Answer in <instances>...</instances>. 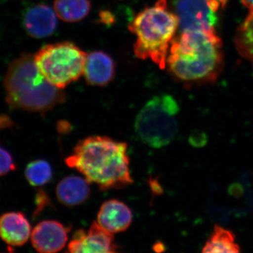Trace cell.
I'll list each match as a JSON object with an SVG mask.
<instances>
[{
	"instance_id": "6da1fadb",
	"label": "cell",
	"mask_w": 253,
	"mask_h": 253,
	"mask_svg": "<svg viewBox=\"0 0 253 253\" xmlns=\"http://www.w3.org/2000/svg\"><path fill=\"white\" fill-rule=\"evenodd\" d=\"M65 162L103 191L122 189L133 183L127 145L106 136H89L78 141Z\"/></svg>"
},
{
	"instance_id": "7a4b0ae2",
	"label": "cell",
	"mask_w": 253,
	"mask_h": 253,
	"mask_svg": "<svg viewBox=\"0 0 253 253\" xmlns=\"http://www.w3.org/2000/svg\"><path fill=\"white\" fill-rule=\"evenodd\" d=\"M169 72L188 84L214 83L223 70L222 42L216 32H181L171 42Z\"/></svg>"
},
{
	"instance_id": "3957f363",
	"label": "cell",
	"mask_w": 253,
	"mask_h": 253,
	"mask_svg": "<svg viewBox=\"0 0 253 253\" xmlns=\"http://www.w3.org/2000/svg\"><path fill=\"white\" fill-rule=\"evenodd\" d=\"M4 86L6 103L12 109L45 113L65 101L62 89L44 77L31 54H23L10 63Z\"/></svg>"
},
{
	"instance_id": "277c9868",
	"label": "cell",
	"mask_w": 253,
	"mask_h": 253,
	"mask_svg": "<svg viewBox=\"0 0 253 253\" xmlns=\"http://www.w3.org/2000/svg\"><path fill=\"white\" fill-rule=\"evenodd\" d=\"M178 27L179 19L169 9L167 0H158L153 6L145 8L128 26L136 37V57L151 60L161 69L166 68L169 44Z\"/></svg>"
},
{
	"instance_id": "5b68a950",
	"label": "cell",
	"mask_w": 253,
	"mask_h": 253,
	"mask_svg": "<svg viewBox=\"0 0 253 253\" xmlns=\"http://www.w3.org/2000/svg\"><path fill=\"white\" fill-rule=\"evenodd\" d=\"M179 112V105L170 95L154 96L136 116V135L150 147L159 149L167 146L177 134L176 116Z\"/></svg>"
},
{
	"instance_id": "8992f818",
	"label": "cell",
	"mask_w": 253,
	"mask_h": 253,
	"mask_svg": "<svg viewBox=\"0 0 253 253\" xmlns=\"http://www.w3.org/2000/svg\"><path fill=\"white\" fill-rule=\"evenodd\" d=\"M87 54L69 42L48 44L34 55L35 62L53 85L64 89L84 73Z\"/></svg>"
},
{
	"instance_id": "52a82bcc",
	"label": "cell",
	"mask_w": 253,
	"mask_h": 253,
	"mask_svg": "<svg viewBox=\"0 0 253 253\" xmlns=\"http://www.w3.org/2000/svg\"><path fill=\"white\" fill-rule=\"evenodd\" d=\"M172 4L181 32H215L217 16L208 0H172Z\"/></svg>"
},
{
	"instance_id": "ba28073f",
	"label": "cell",
	"mask_w": 253,
	"mask_h": 253,
	"mask_svg": "<svg viewBox=\"0 0 253 253\" xmlns=\"http://www.w3.org/2000/svg\"><path fill=\"white\" fill-rule=\"evenodd\" d=\"M113 234L93 222L89 230H78L68 246L66 253H116Z\"/></svg>"
},
{
	"instance_id": "9c48e42d",
	"label": "cell",
	"mask_w": 253,
	"mask_h": 253,
	"mask_svg": "<svg viewBox=\"0 0 253 253\" xmlns=\"http://www.w3.org/2000/svg\"><path fill=\"white\" fill-rule=\"evenodd\" d=\"M31 243L39 253H57L66 246L68 230L61 223L44 220L38 223L32 231Z\"/></svg>"
},
{
	"instance_id": "30bf717a",
	"label": "cell",
	"mask_w": 253,
	"mask_h": 253,
	"mask_svg": "<svg viewBox=\"0 0 253 253\" xmlns=\"http://www.w3.org/2000/svg\"><path fill=\"white\" fill-rule=\"evenodd\" d=\"M23 22L29 36L35 38H47L57 28L58 16L48 5L38 4L26 11Z\"/></svg>"
},
{
	"instance_id": "8fae6325",
	"label": "cell",
	"mask_w": 253,
	"mask_h": 253,
	"mask_svg": "<svg viewBox=\"0 0 253 253\" xmlns=\"http://www.w3.org/2000/svg\"><path fill=\"white\" fill-rule=\"evenodd\" d=\"M131 221L130 208L119 200L111 199L104 202L100 208L96 222L113 234L126 230Z\"/></svg>"
},
{
	"instance_id": "7c38bea8",
	"label": "cell",
	"mask_w": 253,
	"mask_h": 253,
	"mask_svg": "<svg viewBox=\"0 0 253 253\" xmlns=\"http://www.w3.org/2000/svg\"><path fill=\"white\" fill-rule=\"evenodd\" d=\"M31 226L24 214L4 213L0 216V238L11 246H21L31 238Z\"/></svg>"
},
{
	"instance_id": "4fadbf2b",
	"label": "cell",
	"mask_w": 253,
	"mask_h": 253,
	"mask_svg": "<svg viewBox=\"0 0 253 253\" xmlns=\"http://www.w3.org/2000/svg\"><path fill=\"white\" fill-rule=\"evenodd\" d=\"M83 75L90 85H106L114 77V61L104 51H93L86 56Z\"/></svg>"
},
{
	"instance_id": "5bb4252c",
	"label": "cell",
	"mask_w": 253,
	"mask_h": 253,
	"mask_svg": "<svg viewBox=\"0 0 253 253\" xmlns=\"http://www.w3.org/2000/svg\"><path fill=\"white\" fill-rule=\"evenodd\" d=\"M89 182L81 176L70 175L59 181L56 196L59 202L68 207L79 206L90 196Z\"/></svg>"
},
{
	"instance_id": "9a60e30c",
	"label": "cell",
	"mask_w": 253,
	"mask_h": 253,
	"mask_svg": "<svg viewBox=\"0 0 253 253\" xmlns=\"http://www.w3.org/2000/svg\"><path fill=\"white\" fill-rule=\"evenodd\" d=\"M201 253H241L232 231L215 225Z\"/></svg>"
},
{
	"instance_id": "2e32d148",
	"label": "cell",
	"mask_w": 253,
	"mask_h": 253,
	"mask_svg": "<svg viewBox=\"0 0 253 253\" xmlns=\"http://www.w3.org/2000/svg\"><path fill=\"white\" fill-rule=\"evenodd\" d=\"M54 11L58 17L68 23L78 22L89 14V0H55Z\"/></svg>"
},
{
	"instance_id": "e0dca14e",
	"label": "cell",
	"mask_w": 253,
	"mask_h": 253,
	"mask_svg": "<svg viewBox=\"0 0 253 253\" xmlns=\"http://www.w3.org/2000/svg\"><path fill=\"white\" fill-rule=\"evenodd\" d=\"M234 41L239 54L252 63L253 68V11L238 28Z\"/></svg>"
},
{
	"instance_id": "ac0fdd59",
	"label": "cell",
	"mask_w": 253,
	"mask_h": 253,
	"mask_svg": "<svg viewBox=\"0 0 253 253\" xmlns=\"http://www.w3.org/2000/svg\"><path fill=\"white\" fill-rule=\"evenodd\" d=\"M25 176L31 185L44 186L52 179V168L47 161L36 160L26 166Z\"/></svg>"
},
{
	"instance_id": "d6986e66",
	"label": "cell",
	"mask_w": 253,
	"mask_h": 253,
	"mask_svg": "<svg viewBox=\"0 0 253 253\" xmlns=\"http://www.w3.org/2000/svg\"><path fill=\"white\" fill-rule=\"evenodd\" d=\"M16 168L12 156L0 143V176L6 175Z\"/></svg>"
},
{
	"instance_id": "ffe728a7",
	"label": "cell",
	"mask_w": 253,
	"mask_h": 253,
	"mask_svg": "<svg viewBox=\"0 0 253 253\" xmlns=\"http://www.w3.org/2000/svg\"><path fill=\"white\" fill-rule=\"evenodd\" d=\"M228 1L229 0H208L213 10L216 11V12H217L219 8H224Z\"/></svg>"
},
{
	"instance_id": "44dd1931",
	"label": "cell",
	"mask_w": 253,
	"mask_h": 253,
	"mask_svg": "<svg viewBox=\"0 0 253 253\" xmlns=\"http://www.w3.org/2000/svg\"><path fill=\"white\" fill-rule=\"evenodd\" d=\"M241 1L244 6L248 8L250 11H253V0H241Z\"/></svg>"
}]
</instances>
